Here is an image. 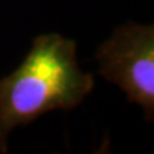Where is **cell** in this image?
<instances>
[{"instance_id": "6da1fadb", "label": "cell", "mask_w": 154, "mask_h": 154, "mask_svg": "<svg viewBox=\"0 0 154 154\" xmlns=\"http://www.w3.org/2000/svg\"><path fill=\"white\" fill-rule=\"evenodd\" d=\"M77 44L57 33L42 34L23 63L0 79V153L13 128L53 110L79 106L94 87L93 74L80 70Z\"/></svg>"}, {"instance_id": "7a4b0ae2", "label": "cell", "mask_w": 154, "mask_h": 154, "mask_svg": "<svg viewBox=\"0 0 154 154\" xmlns=\"http://www.w3.org/2000/svg\"><path fill=\"white\" fill-rule=\"evenodd\" d=\"M96 59L100 74L117 84L130 103L144 109L146 120L154 114V26L127 23L100 46Z\"/></svg>"}]
</instances>
